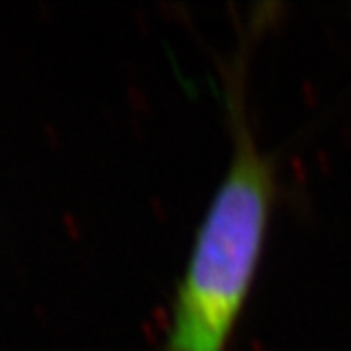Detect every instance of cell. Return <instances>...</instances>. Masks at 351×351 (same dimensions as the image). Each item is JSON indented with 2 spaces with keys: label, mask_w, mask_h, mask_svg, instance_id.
<instances>
[{
  "label": "cell",
  "mask_w": 351,
  "mask_h": 351,
  "mask_svg": "<svg viewBox=\"0 0 351 351\" xmlns=\"http://www.w3.org/2000/svg\"><path fill=\"white\" fill-rule=\"evenodd\" d=\"M234 154L176 289L164 351H226L262 260L277 180L230 94Z\"/></svg>",
  "instance_id": "obj_1"
}]
</instances>
